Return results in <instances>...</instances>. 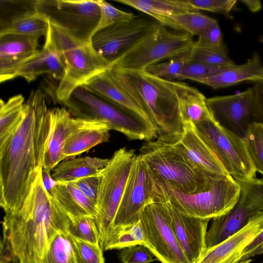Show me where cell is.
<instances>
[{
    "label": "cell",
    "instance_id": "17",
    "mask_svg": "<svg viewBox=\"0 0 263 263\" xmlns=\"http://www.w3.org/2000/svg\"><path fill=\"white\" fill-rule=\"evenodd\" d=\"M160 203L189 262L197 263L206 252L205 240L210 219L185 215L169 201Z\"/></svg>",
    "mask_w": 263,
    "mask_h": 263
},
{
    "label": "cell",
    "instance_id": "41",
    "mask_svg": "<svg viewBox=\"0 0 263 263\" xmlns=\"http://www.w3.org/2000/svg\"><path fill=\"white\" fill-rule=\"evenodd\" d=\"M194 9L220 13L230 18V13L236 8V0H185Z\"/></svg>",
    "mask_w": 263,
    "mask_h": 263
},
{
    "label": "cell",
    "instance_id": "39",
    "mask_svg": "<svg viewBox=\"0 0 263 263\" xmlns=\"http://www.w3.org/2000/svg\"><path fill=\"white\" fill-rule=\"evenodd\" d=\"M101 9V17L97 29H102L112 25L129 21L136 15L117 9L104 0H98Z\"/></svg>",
    "mask_w": 263,
    "mask_h": 263
},
{
    "label": "cell",
    "instance_id": "45",
    "mask_svg": "<svg viewBox=\"0 0 263 263\" xmlns=\"http://www.w3.org/2000/svg\"><path fill=\"white\" fill-rule=\"evenodd\" d=\"M72 182L97 206L99 186L98 173L82 177Z\"/></svg>",
    "mask_w": 263,
    "mask_h": 263
},
{
    "label": "cell",
    "instance_id": "37",
    "mask_svg": "<svg viewBox=\"0 0 263 263\" xmlns=\"http://www.w3.org/2000/svg\"><path fill=\"white\" fill-rule=\"evenodd\" d=\"M187 53L165 62L151 65L144 70L154 76L166 80L172 81L175 79L179 80L181 70L188 61Z\"/></svg>",
    "mask_w": 263,
    "mask_h": 263
},
{
    "label": "cell",
    "instance_id": "23",
    "mask_svg": "<svg viewBox=\"0 0 263 263\" xmlns=\"http://www.w3.org/2000/svg\"><path fill=\"white\" fill-rule=\"evenodd\" d=\"M43 74H48L59 81L64 74V67L59 56L46 42L41 50H38L18 67L14 78L20 77L30 83Z\"/></svg>",
    "mask_w": 263,
    "mask_h": 263
},
{
    "label": "cell",
    "instance_id": "3",
    "mask_svg": "<svg viewBox=\"0 0 263 263\" xmlns=\"http://www.w3.org/2000/svg\"><path fill=\"white\" fill-rule=\"evenodd\" d=\"M106 71L113 82L147 114L156 129L157 140L170 142L182 134L184 123L174 81L144 70L126 69L112 64Z\"/></svg>",
    "mask_w": 263,
    "mask_h": 263
},
{
    "label": "cell",
    "instance_id": "20",
    "mask_svg": "<svg viewBox=\"0 0 263 263\" xmlns=\"http://www.w3.org/2000/svg\"><path fill=\"white\" fill-rule=\"evenodd\" d=\"M111 130L105 122L71 116L64 148L65 158L79 155L99 144L108 142Z\"/></svg>",
    "mask_w": 263,
    "mask_h": 263
},
{
    "label": "cell",
    "instance_id": "8",
    "mask_svg": "<svg viewBox=\"0 0 263 263\" xmlns=\"http://www.w3.org/2000/svg\"><path fill=\"white\" fill-rule=\"evenodd\" d=\"M137 156L135 150L122 147L114 153L108 163L98 173L99 186L95 219L102 249L112 231L113 221Z\"/></svg>",
    "mask_w": 263,
    "mask_h": 263
},
{
    "label": "cell",
    "instance_id": "11",
    "mask_svg": "<svg viewBox=\"0 0 263 263\" xmlns=\"http://www.w3.org/2000/svg\"><path fill=\"white\" fill-rule=\"evenodd\" d=\"M36 12L74 39L90 44L101 17L98 0H35Z\"/></svg>",
    "mask_w": 263,
    "mask_h": 263
},
{
    "label": "cell",
    "instance_id": "48",
    "mask_svg": "<svg viewBox=\"0 0 263 263\" xmlns=\"http://www.w3.org/2000/svg\"><path fill=\"white\" fill-rule=\"evenodd\" d=\"M262 244L263 230L250 244L245 248L242 253V257L251 253Z\"/></svg>",
    "mask_w": 263,
    "mask_h": 263
},
{
    "label": "cell",
    "instance_id": "19",
    "mask_svg": "<svg viewBox=\"0 0 263 263\" xmlns=\"http://www.w3.org/2000/svg\"><path fill=\"white\" fill-rule=\"evenodd\" d=\"M263 230V213L239 231L206 251L197 263H238L245 248Z\"/></svg>",
    "mask_w": 263,
    "mask_h": 263
},
{
    "label": "cell",
    "instance_id": "6",
    "mask_svg": "<svg viewBox=\"0 0 263 263\" xmlns=\"http://www.w3.org/2000/svg\"><path fill=\"white\" fill-rule=\"evenodd\" d=\"M155 202L170 201L183 214L212 219L228 213L237 202L240 185L230 175L213 180L208 190L195 194L183 193L168 183L153 177Z\"/></svg>",
    "mask_w": 263,
    "mask_h": 263
},
{
    "label": "cell",
    "instance_id": "46",
    "mask_svg": "<svg viewBox=\"0 0 263 263\" xmlns=\"http://www.w3.org/2000/svg\"><path fill=\"white\" fill-rule=\"evenodd\" d=\"M0 263H19L8 236L3 232L0 245Z\"/></svg>",
    "mask_w": 263,
    "mask_h": 263
},
{
    "label": "cell",
    "instance_id": "30",
    "mask_svg": "<svg viewBox=\"0 0 263 263\" xmlns=\"http://www.w3.org/2000/svg\"><path fill=\"white\" fill-rule=\"evenodd\" d=\"M115 1L145 13L160 23L164 18L172 14L199 11L188 5L185 0H115Z\"/></svg>",
    "mask_w": 263,
    "mask_h": 263
},
{
    "label": "cell",
    "instance_id": "50",
    "mask_svg": "<svg viewBox=\"0 0 263 263\" xmlns=\"http://www.w3.org/2000/svg\"><path fill=\"white\" fill-rule=\"evenodd\" d=\"M262 253H263V244L251 253L243 256L238 263H250L251 261V260L249 259L251 257Z\"/></svg>",
    "mask_w": 263,
    "mask_h": 263
},
{
    "label": "cell",
    "instance_id": "42",
    "mask_svg": "<svg viewBox=\"0 0 263 263\" xmlns=\"http://www.w3.org/2000/svg\"><path fill=\"white\" fill-rule=\"evenodd\" d=\"M118 257L120 263H152L157 260L147 247L140 245L121 250Z\"/></svg>",
    "mask_w": 263,
    "mask_h": 263
},
{
    "label": "cell",
    "instance_id": "49",
    "mask_svg": "<svg viewBox=\"0 0 263 263\" xmlns=\"http://www.w3.org/2000/svg\"><path fill=\"white\" fill-rule=\"evenodd\" d=\"M240 2L243 3L250 11L253 12L259 11L262 7L260 1L258 0H242Z\"/></svg>",
    "mask_w": 263,
    "mask_h": 263
},
{
    "label": "cell",
    "instance_id": "24",
    "mask_svg": "<svg viewBox=\"0 0 263 263\" xmlns=\"http://www.w3.org/2000/svg\"><path fill=\"white\" fill-rule=\"evenodd\" d=\"M48 191L69 219L96 216V205L72 181L54 182Z\"/></svg>",
    "mask_w": 263,
    "mask_h": 263
},
{
    "label": "cell",
    "instance_id": "2",
    "mask_svg": "<svg viewBox=\"0 0 263 263\" xmlns=\"http://www.w3.org/2000/svg\"><path fill=\"white\" fill-rule=\"evenodd\" d=\"M36 137V111L29 99L16 130L0 146V205L5 214L20 208L42 167L38 159Z\"/></svg>",
    "mask_w": 263,
    "mask_h": 263
},
{
    "label": "cell",
    "instance_id": "16",
    "mask_svg": "<svg viewBox=\"0 0 263 263\" xmlns=\"http://www.w3.org/2000/svg\"><path fill=\"white\" fill-rule=\"evenodd\" d=\"M206 104L221 126L243 138L249 127L257 122L252 87L233 95L207 98Z\"/></svg>",
    "mask_w": 263,
    "mask_h": 263
},
{
    "label": "cell",
    "instance_id": "22",
    "mask_svg": "<svg viewBox=\"0 0 263 263\" xmlns=\"http://www.w3.org/2000/svg\"><path fill=\"white\" fill-rule=\"evenodd\" d=\"M71 115L64 107L49 109V128L42 164L43 171L51 174L53 168L66 159L64 148Z\"/></svg>",
    "mask_w": 263,
    "mask_h": 263
},
{
    "label": "cell",
    "instance_id": "43",
    "mask_svg": "<svg viewBox=\"0 0 263 263\" xmlns=\"http://www.w3.org/2000/svg\"><path fill=\"white\" fill-rule=\"evenodd\" d=\"M195 43L200 46L228 53V49L223 41L222 33L218 22L200 34Z\"/></svg>",
    "mask_w": 263,
    "mask_h": 263
},
{
    "label": "cell",
    "instance_id": "21",
    "mask_svg": "<svg viewBox=\"0 0 263 263\" xmlns=\"http://www.w3.org/2000/svg\"><path fill=\"white\" fill-rule=\"evenodd\" d=\"M39 37L8 34L0 36V82L14 79L18 67L38 50Z\"/></svg>",
    "mask_w": 263,
    "mask_h": 263
},
{
    "label": "cell",
    "instance_id": "51",
    "mask_svg": "<svg viewBox=\"0 0 263 263\" xmlns=\"http://www.w3.org/2000/svg\"><path fill=\"white\" fill-rule=\"evenodd\" d=\"M260 41L263 43V36L261 37L259 39Z\"/></svg>",
    "mask_w": 263,
    "mask_h": 263
},
{
    "label": "cell",
    "instance_id": "15",
    "mask_svg": "<svg viewBox=\"0 0 263 263\" xmlns=\"http://www.w3.org/2000/svg\"><path fill=\"white\" fill-rule=\"evenodd\" d=\"M162 25L155 19L136 15L129 21L96 31L90 43L99 55L111 63L139 40Z\"/></svg>",
    "mask_w": 263,
    "mask_h": 263
},
{
    "label": "cell",
    "instance_id": "7",
    "mask_svg": "<svg viewBox=\"0 0 263 263\" xmlns=\"http://www.w3.org/2000/svg\"><path fill=\"white\" fill-rule=\"evenodd\" d=\"M140 152L154 178L183 193L195 194L206 191L213 180L218 179L199 171L172 146L157 139L144 143Z\"/></svg>",
    "mask_w": 263,
    "mask_h": 263
},
{
    "label": "cell",
    "instance_id": "28",
    "mask_svg": "<svg viewBox=\"0 0 263 263\" xmlns=\"http://www.w3.org/2000/svg\"><path fill=\"white\" fill-rule=\"evenodd\" d=\"M109 159L85 156L62 161L52 170L54 182H69L98 173L109 162Z\"/></svg>",
    "mask_w": 263,
    "mask_h": 263
},
{
    "label": "cell",
    "instance_id": "26",
    "mask_svg": "<svg viewBox=\"0 0 263 263\" xmlns=\"http://www.w3.org/2000/svg\"><path fill=\"white\" fill-rule=\"evenodd\" d=\"M83 86L106 101L132 111L152 123L145 111L113 82L106 71L93 77Z\"/></svg>",
    "mask_w": 263,
    "mask_h": 263
},
{
    "label": "cell",
    "instance_id": "29",
    "mask_svg": "<svg viewBox=\"0 0 263 263\" xmlns=\"http://www.w3.org/2000/svg\"><path fill=\"white\" fill-rule=\"evenodd\" d=\"M49 25L48 19L34 9L15 15L0 25V36L16 34L40 38L46 36Z\"/></svg>",
    "mask_w": 263,
    "mask_h": 263
},
{
    "label": "cell",
    "instance_id": "9",
    "mask_svg": "<svg viewBox=\"0 0 263 263\" xmlns=\"http://www.w3.org/2000/svg\"><path fill=\"white\" fill-rule=\"evenodd\" d=\"M194 41L185 32H175L162 25L145 35L118 57L111 64L135 70L187 53Z\"/></svg>",
    "mask_w": 263,
    "mask_h": 263
},
{
    "label": "cell",
    "instance_id": "34",
    "mask_svg": "<svg viewBox=\"0 0 263 263\" xmlns=\"http://www.w3.org/2000/svg\"><path fill=\"white\" fill-rule=\"evenodd\" d=\"M244 140L256 172L263 175V124L258 122L252 124Z\"/></svg>",
    "mask_w": 263,
    "mask_h": 263
},
{
    "label": "cell",
    "instance_id": "18",
    "mask_svg": "<svg viewBox=\"0 0 263 263\" xmlns=\"http://www.w3.org/2000/svg\"><path fill=\"white\" fill-rule=\"evenodd\" d=\"M165 143L172 146L193 166L209 177L219 178L230 175L192 124L185 123L182 134Z\"/></svg>",
    "mask_w": 263,
    "mask_h": 263
},
{
    "label": "cell",
    "instance_id": "44",
    "mask_svg": "<svg viewBox=\"0 0 263 263\" xmlns=\"http://www.w3.org/2000/svg\"><path fill=\"white\" fill-rule=\"evenodd\" d=\"M130 231V227L114 230L104 245V251L123 249L138 245Z\"/></svg>",
    "mask_w": 263,
    "mask_h": 263
},
{
    "label": "cell",
    "instance_id": "31",
    "mask_svg": "<svg viewBox=\"0 0 263 263\" xmlns=\"http://www.w3.org/2000/svg\"><path fill=\"white\" fill-rule=\"evenodd\" d=\"M25 98L15 95L0 101V146L11 137L21 122L25 110Z\"/></svg>",
    "mask_w": 263,
    "mask_h": 263
},
{
    "label": "cell",
    "instance_id": "35",
    "mask_svg": "<svg viewBox=\"0 0 263 263\" xmlns=\"http://www.w3.org/2000/svg\"><path fill=\"white\" fill-rule=\"evenodd\" d=\"M69 219L68 232L71 236L100 246V235L95 217L84 216Z\"/></svg>",
    "mask_w": 263,
    "mask_h": 263
},
{
    "label": "cell",
    "instance_id": "1",
    "mask_svg": "<svg viewBox=\"0 0 263 263\" xmlns=\"http://www.w3.org/2000/svg\"><path fill=\"white\" fill-rule=\"evenodd\" d=\"M69 221L46 187L41 167L20 208L5 214L3 232L8 236L19 263H41L55 235L68 232Z\"/></svg>",
    "mask_w": 263,
    "mask_h": 263
},
{
    "label": "cell",
    "instance_id": "27",
    "mask_svg": "<svg viewBox=\"0 0 263 263\" xmlns=\"http://www.w3.org/2000/svg\"><path fill=\"white\" fill-rule=\"evenodd\" d=\"M174 83L184 124L195 125L213 117L208 107L206 98L198 89L184 83Z\"/></svg>",
    "mask_w": 263,
    "mask_h": 263
},
{
    "label": "cell",
    "instance_id": "14",
    "mask_svg": "<svg viewBox=\"0 0 263 263\" xmlns=\"http://www.w3.org/2000/svg\"><path fill=\"white\" fill-rule=\"evenodd\" d=\"M148 249L162 263H190L167 217L162 203L147 205L140 216Z\"/></svg>",
    "mask_w": 263,
    "mask_h": 263
},
{
    "label": "cell",
    "instance_id": "10",
    "mask_svg": "<svg viewBox=\"0 0 263 263\" xmlns=\"http://www.w3.org/2000/svg\"><path fill=\"white\" fill-rule=\"evenodd\" d=\"M227 173L237 181L256 178L244 138L221 126L213 117L194 125Z\"/></svg>",
    "mask_w": 263,
    "mask_h": 263
},
{
    "label": "cell",
    "instance_id": "38",
    "mask_svg": "<svg viewBox=\"0 0 263 263\" xmlns=\"http://www.w3.org/2000/svg\"><path fill=\"white\" fill-rule=\"evenodd\" d=\"M233 65L214 66L188 60L181 70L179 80L188 79L197 82L199 80L209 78L220 73Z\"/></svg>",
    "mask_w": 263,
    "mask_h": 263
},
{
    "label": "cell",
    "instance_id": "25",
    "mask_svg": "<svg viewBox=\"0 0 263 263\" xmlns=\"http://www.w3.org/2000/svg\"><path fill=\"white\" fill-rule=\"evenodd\" d=\"M245 81H263V64L257 53L242 64H235L220 73L197 82L216 89Z\"/></svg>",
    "mask_w": 263,
    "mask_h": 263
},
{
    "label": "cell",
    "instance_id": "32",
    "mask_svg": "<svg viewBox=\"0 0 263 263\" xmlns=\"http://www.w3.org/2000/svg\"><path fill=\"white\" fill-rule=\"evenodd\" d=\"M217 22L216 19L197 11L172 14L164 18L160 23L168 28L186 33L192 36H198Z\"/></svg>",
    "mask_w": 263,
    "mask_h": 263
},
{
    "label": "cell",
    "instance_id": "5",
    "mask_svg": "<svg viewBox=\"0 0 263 263\" xmlns=\"http://www.w3.org/2000/svg\"><path fill=\"white\" fill-rule=\"evenodd\" d=\"M60 103L72 117L105 122L111 130L124 134L130 140L147 142L157 138L156 129L151 122L106 101L83 85Z\"/></svg>",
    "mask_w": 263,
    "mask_h": 263
},
{
    "label": "cell",
    "instance_id": "40",
    "mask_svg": "<svg viewBox=\"0 0 263 263\" xmlns=\"http://www.w3.org/2000/svg\"><path fill=\"white\" fill-rule=\"evenodd\" d=\"M71 237L78 263H104L103 250L99 245L81 240L72 236Z\"/></svg>",
    "mask_w": 263,
    "mask_h": 263
},
{
    "label": "cell",
    "instance_id": "13",
    "mask_svg": "<svg viewBox=\"0 0 263 263\" xmlns=\"http://www.w3.org/2000/svg\"><path fill=\"white\" fill-rule=\"evenodd\" d=\"M155 196L152 173L141 156L137 155L113 221L112 231L131 227L139 220L145 206L155 202Z\"/></svg>",
    "mask_w": 263,
    "mask_h": 263
},
{
    "label": "cell",
    "instance_id": "12",
    "mask_svg": "<svg viewBox=\"0 0 263 263\" xmlns=\"http://www.w3.org/2000/svg\"><path fill=\"white\" fill-rule=\"evenodd\" d=\"M238 199L226 214L213 219L206 235V251L239 231L257 215L263 213V179L237 181Z\"/></svg>",
    "mask_w": 263,
    "mask_h": 263
},
{
    "label": "cell",
    "instance_id": "33",
    "mask_svg": "<svg viewBox=\"0 0 263 263\" xmlns=\"http://www.w3.org/2000/svg\"><path fill=\"white\" fill-rule=\"evenodd\" d=\"M41 263H78L72 238L67 232H59L50 242Z\"/></svg>",
    "mask_w": 263,
    "mask_h": 263
},
{
    "label": "cell",
    "instance_id": "47",
    "mask_svg": "<svg viewBox=\"0 0 263 263\" xmlns=\"http://www.w3.org/2000/svg\"><path fill=\"white\" fill-rule=\"evenodd\" d=\"M252 87L256 121L263 124V81L255 83Z\"/></svg>",
    "mask_w": 263,
    "mask_h": 263
},
{
    "label": "cell",
    "instance_id": "4",
    "mask_svg": "<svg viewBox=\"0 0 263 263\" xmlns=\"http://www.w3.org/2000/svg\"><path fill=\"white\" fill-rule=\"evenodd\" d=\"M45 42L57 52L64 67V74L55 91L60 102L66 100L77 87L105 71L111 64L96 52L91 43L78 41L50 23Z\"/></svg>",
    "mask_w": 263,
    "mask_h": 263
},
{
    "label": "cell",
    "instance_id": "36",
    "mask_svg": "<svg viewBox=\"0 0 263 263\" xmlns=\"http://www.w3.org/2000/svg\"><path fill=\"white\" fill-rule=\"evenodd\" d=\"M228 53L216 49L200 46L195 42L187 53L188 60L209 65L226 66L235 65Z\"/></svg>",
    "mask_w": 263,
    "mask_h": 263
},
{
    "label": "cell",
    "instance_id": "52",
    "mask_svg": "<svg viewBox=\"0 0 263 263\" xmlns=\"http://www.w3.org/2000/svg\"><path fill=\"white\" fill-rule=\"evenodd\" d=\"M262 263H263V262Z\"/></svg>",
    "mask_w": 263,
    "mask_h": 263
}]
</instances>
